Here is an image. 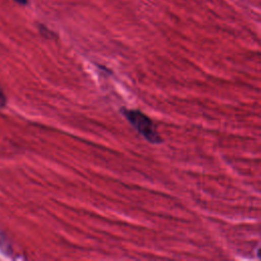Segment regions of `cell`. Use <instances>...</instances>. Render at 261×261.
Segmentation results:
<instances>
[{
    "label": "cell",
    "mask_w": 261,
    "mask_h": 261,
    "mask_svg": "<svg viewBox=\"0 0 261 261\" xmlns=\"http://www.w3.org/2000/svg\"><path fill=\"white\" fill-rule=\"evenodd\" d=\"M124 115L129 121V123L146 140L154 144H158L162 141L161 137L159 136L155 128V125L147 115L138 110H126L124 112Z\"/></svg>",
    "instance_id": "obj_1"
},
{
    "label": "cell",
    "mask_w": 261,
    "mask_h": 261,
    "mask_svg": "<svg viewBox=\"0 0 261 261\" xmlns=\"http://www.w3.org/2000/svg\"><path fill=\"white\" fill-rule=\"evenodd\" d=\"M16 3L20 4V5H27L28 4V0H14Z\"/></svg>",
    "instance_id": "obj_3"
},
{
    "label": "cell",
    "mask_w": 261,
    "mask_h": 261,
    "mask_svg": "<svg viewBox=\"0 0 261 261\" xmlns=\"http://www.w3.org/2000/svg\"><path fill=\"white\" fill-rule=\"evenodd\" d=\"M5 103H6V97H5V94L3 93V90L0 86V108L5 106Z\"/></svg>",
    "instance_id": "obj_2"
},
{
    "label": "cell",
    "mask_w": 261,
    "mask_h": 261,
    "mask_svg": "<svg viewBox=\"0 0 261 261\" xmlns=\"http://www.w3.org/2000/svg\"><path fill=\"white\" fill-rule=\"evenodd\" d=\"M258 257L261 259V248L258 250Z\"/></svg>",
    "instance_id": "obj_4"
}]
</instances>
